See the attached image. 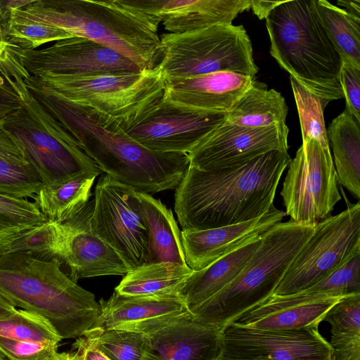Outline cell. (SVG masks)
Masks as SVG:
<instances>
[{"label": "cell", "instance_id": "cell-1", "mask_svg": "<svg viewBox=\"0 0 360 360\" xmlns=\"http://www.w3.org/2000/svg\"><path fill=\"white\" fill-rule=\"evenodd\" d=\"M291 158L271 150L233 165L200 170L189 165L175 189L174 211L182 230L248 221L271 210Z\"/></svg>", "mask_w": 360, "mask_h": 360}, {"label": "cell", "instance_id": "cell-2", "mask_svg": "<svg viewBox=\"0 0 360 360\" xmlns=\"http://www.w3.org/2000/svg\"><path fill=\"white\" fill-rule=\"evenodd\" d=\"M29 94L72 136L101 172L146 193L176 189L189 165L188 153H162L137 143L117 122L94 109L47 94L25 81Z\"/></svg>", "mask_w": 360, "mask_h": 360}, {"label": "cell", "instance_id": "cell-3", "mask_svg": "<svg viewBox=\"0 0 360 360\" xmlns=\"http://www.w3.org/2000/svg\"><path fill=\"white\" fill-rule=\"evenodd\" d=\"M11 11V20L51 25L95 41L142 70L154 69L160 59V20L125 0H23Z\"/></svg>", "mask_w": 360, "mask_h": 360}, {"label": "cell", "instance_id": "cell-4", "mask_svg": "<svg viewBox=\"0 0 360 360\" xmlns=\"http://www.w3.org/2000/svg\"><path fill=\"white\" fill-rule=\"evenodd\" d=\"M61 265L56 257L30 252L1 256L0 295L15 307L44 319L62 340L78 338L94 327L101 306Z\"/></svg>", "mask_w": 360, "mask_h": 360}, {"label": "cell", "instance_id": "cell-5", "mask_svg": "<svg viewBox=\"0 0 360 360\" xmlns=\"http://www.w3.org/2000/svg\"><path fill=\"white\" fill-rule=\"evenodd\" d=\"M270 53L326 107L343 97L342 58L325 32L312 0L281 1L266 18Z\"/></svg>", "mask_w": 360, "mask_h": 360}, {"label": "cell", "instance_id": "cell-6", "mask_svg": "<svg viewBox=\"0 0 360 360\" xmlns=\"http://www.w3.org/2000/svg\"><path fill=\"white\" fill-rule=\"evenodd\" d=\"M315 226L289 220L264 233L240 274L191 313L193 319L223 329L240 314L274 295Z\"/></svg>", "mask_w": 360, "mask_h": 360}, {"label": "cell", "instance_id": "cell-7", "mask_svg": "<svg viewBox=\"0 0 360 360\" xmlns=\"http://www.w3.org/2000/svg\"><path fill=\"white\" fill-rule=\"evenodd\" d=\"M155 68L164 80L228 71L250 76L258 72L252 43L243 25H217L160 37Z\"/></svg>", "mask_w": 360, "mask_h": 360}, {"label": "cell", "instance_id": "cell-8", "mask_svg": "<svg viewBox=\"0 0 360 360\" xmlns=\"http://www.w3.org/2000/svg\"><path fill=\"white\" fill-rule=\"evenodd\" d=\"M25 81L117 121L131 120L161 98L165 89V80L155 68L136 72L31 75Z\"/></svg>", "mask_w": 360, "mask_h": 360}, {"label": "cell", "instance_id": "cell-9", "mask_svg": "<svg viewBox=\"0 0 360 360\" xmlns=\"http://www.w3.org/2000/svg\"><path fill=\"white\" fill-rule=\"evenodd\" d=\"M20 143L27 161L44 185L77 177H96L101 170L64 127L28 92L24 105L4 122Z\"/></svg>", "mask_w": 360, "mask_h": 360}, {"label": "cell", "instance_id": "cell-10", "mask_svg": "<svg viewBox=\"0 0 360 360\" xmlns=\"http://www.w3.org/2000/svg\"><path fill=\"white\" fill-rule=\"evenodd\" d=\"M360 250V203L318 223L295 257L274 295H286L311 288Z\"/></svg>", "mask_w": 360, "mask_h": 360}, {"label": "cell", "instance_id": "cell-11", "mask_svg": "<svg viewBox=\"0 0 360 360\" xmlns=\"http://www.w3.org/2000/svg\"><path fill=\"white\" fill-rule=\"evenodd\" d=\"M281 195L285 215L298 224L315 226L330 217L341 196L330 148L303 140L289 163Z\"/></svg>", "mask_w": 360, "mask_h": 360}, {"label": "cell", "instance_id": "cell-12", "mask_svg": "<svg viewBox=\"0 0 360 360\" xmlns=\"http://www.w3.org/2000/svg\"><path fill=\"white\" fill-rule=\"evenodd\" d=\"M226 117L227 112L179 105L162 96L131 120H115L124 133L148 149L189 153Z\"/></svg>", "mask_w": 360, "mask_h": 360}, {"label": "cell", "instance_id": "cell-13", "mask_svg": "<svg viewBox=\"0 0 360 360\" xmlns=\"http://www.w3.org/2000/svg\"><path fill=\"white\" fill-rule=\"evenodd\" d=\"M91 225L131 270L148 262L149 233L136 190L103 174L95 187Z\"/></svg>", "mask_w": 360, "mask_h": 360}, {"label": "cell", "instance_id": "cell-14", "mask_svg": "<svg viewBox=\"0 0 360 360\" xmlns=\"http://www.w3.org/2000/svg\"><path fill=\"white\" fill-rule=\"evenodd\" d=\"M219 360H333L318 328L264 330L231 323L221 330Z\"/></svg>", "mask_w": 360, "mask_h": 360}, {"label": "cell", "instance_id": "cell-15", "mask_svg": "<svg viewBox=\"0 0 360 360\" xmlns=\"http://www.w3.org/2000/svg\"><path fill=\"white\" fill-rule=\"evenodd\" d=\"M20 56L24 67L32 76L96 75L142 70L118 51L82 37L59 40L41 49L21 50Z\"/></svg>", "mask_w": 360, "mask_h": 360}, {"label": "cell", "instance_id": "cell-16", "mask_svg": "<svg viewBox=\"0 0 360 360\" xmlns=\"http://www.w3.org/2000/svg\"><path fill=\"white\" fill-rule=\"evenodd\" d=\"M286 124L245 127L225 121L189 153L190 165L207 170L238 164L271 150H288Z\"/></svg>", "mask_w": 360, "mask_h": 360}, {"label": "cell", "instance_id": "cell-17", "mask_svg": "<svg viewBox=\"0 0 360 360\" xmlns=\"http://www.w3.org/2000/svg\"><path fill=\"white\" fill-rule=\"evenodd\" d=\"M94 200L75 217L60 224L56 257L75 283L80 278L124 276L131 271L122 257L93 231Z\"/></svg>", "mask_w": 360, "mask_h": 360}, {"label": "cell", "instance_id": "cell-18", "mask_svg": "<svg viewBox=\"0 0 360 360\" xmlns=\"http://www.w3.org/2000/svg\"><path fill=\"white\" fill-rule=\"evenodd\" d=\"M345 296L330 294L273 295L233 323L264 330L318 328L330 308Z\"/></svg>", "mask_w": 360, "mask_h": 360}, {"label": "cell", "instance_id": "cell-19", "mask_svg": "<svg viewBox=\"0 0 360 360\" xmlns=\"http://www.w3.org/2000/svg\"><path fill=\"white\" fill-rule=\"evenodd\" d=\"M101 314L93 328L149 333L191 314L181 297L131 296L114 292L101 299Z\"/></svg>", "mask_w": 360, "mask_h": 360}, {"label": "cell", "instance_id": "cell-20", "mask_svg": "<svg viewBox=\"0 0 360 360\" xmlns=\"http://www.w3.org/2000/svg\"><path fill=\"white\" fill-rule=\"evenodd\" d=\"M221 330L188 314L146 334L142 360H219Z\"/></svg>", "mask_w": 360, "mask_h": 360}, {"label": "cell", "instance_id": "cell-21", "mask_svg": "<svg viewBox=\"0 0 360 360\" xmlns=\"http://www.w3.org/2000/svg\"><path fill=\"white\" fill-rule=\"evenodd\" d=\"M285 216L275 206L260 217L217 228L181 231V243L186 265L199 271L221 257L263 235Z\"/></svg>", "mask_w": 360, "mask_h": 360}, {"label": "cell", "instance_id": "cell-22", "mask_svg": "<svg viewBox=\"0 0 360 360\" xmlns=\"http://www.w3.org/2000/svg\"><path fill=\"white\" fill-rule=\"evenodd\" d=\"M138 10L155 16L170 33L232 24L250 9L251 0H127Z\"/></svg>", "mask_w": 360, "mask_h": 360}, {"label": "cell", "instance_id": "cell-23", "mask_svg": "<svg viewBox=\"0 0 360 360\" xmlns=\"http://www.w3.org/2000/svg\"><path fill=\"white\" fill-rule=\"evenodd\" d=\"M254 79L222 71L185 79L165 81V98L185 106L208 111L228 112Z\"/></svg>", "mask_w": 360, "mask_h": 360}, {"label": "cell", "instance_id": "cell-24", "mask_svg": "<svg viewBox=\"0 0 360 360\" xmlns=\"http://www.w3.org/2000/svg\"><path fill=\"white\" fill-rule=\"evenodd\" d=\"M262 236L221 257L199 271H193L180 292L190 314L232 282L259 245Z\"/></svg>", "mask_w": 360, "mask_h": 360}, {"label": "cell", "instance_id": "cell-25", "mask_svg": "<svg viewBox=\"0 0 360 360\" xmlns=\"http://www.w3.org/2000/svg\"><path fill=\"white\" fill-rule=\"evenodd\" d=\"M136 195L149 233L148 263L186 265L181 231L172 210L149 193L136 190Z\"/></svg>", "mask_w": 360, "mask_h": 360}, {"label": "cell", "instance_id": "cell-26", "mask_svg": "<svg viewBox=\"0 0 360 360\" xmlns=\"http://www.w3.org/2000/svg\"><path fill=\"white\" fill-rule=\"evenodd\" d=\"M193 272L186 264L176 262L146 263L124 275L115 292L131 296L178 297Z\"/></svg>", "mask_w": 360, "mask_h": 360}, {"label": "cell", "instance_id": "cell-27", "mask_svg": "<svg viewBox=\"0 0 360 360\" xmlns=\"http://www.w3.org/2000/svg\"><path fill=\"white\" fill-rule=\"evenodd\" d=\"M338 182L360 198V122L345 110L326 129Z\"/></svg>", "mask_w": 360, "mask_h": 360}, {"label": "cell", "instance_id": "cell-28", "mask_svg": "<svg viewBox=\"0 0 360 360\" xmlns=\"http://www.w3.org/2000/svg\"><path fill=\"white\" fill-rule=\"evenodd\" d=\"M288 108L281 94L268 89L254 79L234 107L227 112L226 121L245 127H267L285 124Z\"/></svg>", "mask_w": 360, "mask_h": 360}, {"label": "cell", "instance_id": "cell-29", "mask_svg": "<svg viewBox=\"0 0 360 360\" xmlns=\"http://www.w3.org/2000/svg\"><path fill=\"white\" fill-rule=\"evenodd\" d=\"M96 177H77L44 185L33 196L34 203L47 221L62 224L77 214L89 202Z\"/></svg>", "mask_w": 360, "mask_h": 360}, {"label": "cell", "instance_id": "cell-30", "mask_svg": "<svg viewBox=\"0 0 360 360\" xmlns=\"http://www.w3.org/2000/svg\"><path fill=\"white\" fill-rule=\"evenodd\" d=\"M312 4L342 61L360 68V18L326 0H312Z\"/></svg>", "mask_w": 360, "mask_h": 360}, {"label": "cell", "instance_id": "cell-31", "mask_svg": "<svg viewBox=\"0 0 360 360\" xmlns=\"http://www.w3.org/2000/svg\"><path fill=\"white\" fill-rule=\"evenodd\" d=\"M0 337L49 345H58L62 340L47 321L23 309L0 319Z\"/></svg>", "mask_w": 360, "mask_h": 360}, {"label": "cell", "instance_id": "cell-32", "mask_svg": "<svg viewBox=\"0 0 360 360\" xmlns=\"http://www.w3.org/2000/svg\"><path fill=\"white\" fill-rule=\"evenodd\" d=\"M59 235L60 224L49 221L25 229L0 245V257L30 252L49 258L56 257Z\"/></svg>", "mask_w": 360, "mask_h": 360}, {"label": "cell", "instance_id": "cell-33", "mask_svg": "<svg viewBox=\"0 0 360 360\" xmlns=\"http://www.w3.org/2000/svg\"><path fill=\"white\" fill-rule=\"evenodd\" d=\"M12 3L13 0L0 1V72L24 98L28 95L24 80L31 75L22 64L20 51L10 43L8 30Z\"/></svg>", "mask_w": 360, "mask_h": 360}, {"label": "cell", "instance_id": "cell-34", "mask_svg": "<svg viewBox=\"0 0 360 360\" xmlns=\"http://www.w3.org/2000/svg\"><path fill=\"white\" fill-rule=\"evenodd\" d=\"M93 328L96 347L110 360H142L146 348V334L121 329Z\"/></svg>", "mask_w": 360, "mask_h": 360}, {"label": "cell", "instance_id": "cell-35", "mask_svg": "<svg viewBox=\"0 0 360 360\" xmlns=\"http://www.w3.org/2000/svg\"><path fill=\"white\" fill-rule=\"evenodd\" d=\"M290 82L300 117L302 141L313 139L323 147H329L323 120L325 106L317 96L291 77Z\"/></svg>", "mask_w": 360, "mask_h": 360}, {"label": "cell", "instance_id": "cell-36", "mask_svg": "<svg viewBox=\"0 0 360 360\" xmlns=\"http://www.w3.org/2000/svg\"><path fill=\"white\" fill-rule=\"evenodd\" d=\"M44 186L28 162L0 158V193L17 198L33 196Z\"/></svg>", "mask_w": 360, "mask_h": 360}, {"label": "cell", "instance_id": "cell-37", "mask_svg": "<svg viewBox=\"0 0 360 360\" xmlns=\"http://www.w3.org/2000/svg\"><path fill=\"white\" fill-rule=\"evenodd\" d=\"M301 292L342 296L360 294V250L323 279Z\"/></svg>", "mask_w": 360, "mask_h": 360}, {"label": "cell", "instance_id": "cell-38", "mask_svg": "<svg viewBox=\"0 0 360 360\" xmlns=\"http://www.w3.org/2000/svg\"><path fill=\"white\" fill-rule=\"evenodd\" d=\"M73 37L60 28L29 21L11 20L8 30L10 43L20 51L34 50L44 44Z\"/></svg>", "mask_w": 360, "mask_h": 360}, {"label": "cell", "instance_id": "cell-39", "mask_svg": "<svg viewBox=\"0 0 360 360\" xmlns=\"http://www.w3.org/2000/svg\"><path fill=\"white\" fill-rule=\"evenodd\" d=\"M331 333L360 332V294L347 295L335 304L324 319Z\"/></svg>", "mask_w": 360, "mask_h": 360}, {"label": "cell", "instance_id": "cell-40", "mask_svg": "<svg viewBox=\"0 0 360 360\" xmlns=\"http://www.w3.org/2000/svg\"><path fill=\"white\" fill-rule=\"evenodd\" d=\"M0 219L25 227L40 225L47 221L34 202L1 193Z\"/></svg>", "mask_w": 360, "mask_h": 360}, {"label": "cell", "instance_id": "cell-41", "mask_svg": "<svg viewBox=\"0 0 360 360\" xmlns=\"http://www.w3.org/2000/svg\"><path fill=\"white\" fill-rule=\"evenodd\" d=\"M0 352L8 360H58V345L22 342L0 337Z\"/></svg>", "mask_w": 360, "mask_h": 360}, {"label": "cell", "instance_id": "cell-42", "mask_svg": "<svg viewBox=\"0 0 360 360\" xmlns=\"http://www.w3.org/2000/svg\"><path fill=\"white\" fill-rule=\"evenodd\" d=\"M340 80L346 101L345 110L360 122V68L342 61Z\"/></svg>", "mask_w": 360, "mask_h": 360}, {"label": "cell", "instance_id": "cell-43", "mask_svg": "<svg viewBox=\"0 0 360 360\" xmlns=\"http://www.w3.org/2000/svg\"><path fill=\"white\" fill-rule=\"evenodd\" d=\"M333 360H360V332L331 333Z\"/></svg>", "mask_w": 360, "mask_h": 360}, {"label": "cell", "instance_id": "cell-44", "mask_svg": "<svg viewBox=\"0 0 360 360\" xmlns=\"http://www.w3.org/2000/svg\"><path fill=\"white\" fill-rule=\"evenodd\" d=\"M25 104L14 86L3 75H0V122L7 118Z\"/></svg>", "mask_w": 360, "mask_h": 360}, {"label": "cell", "instance_id": "cell-45", "mask_svg": "<svg viewBox=\"0 0 360 360\" xmlns=\"http://www.w3.org/2000/svg\"><path fill=\"white\" fill-rule=\"evenodd\" d=\"M0 158L28 162L20 143L4 122H0Z\"/></svg>", "mask_w": 360, "mask_h": 360}, {"label": "cell", "instance_id": "cell-46", "mask_svg": "<svg viewBox=\"0 0 360 360\" xmlns=\"http://www.w3.org/2000/svg\"><path fill=\"white\" fill-rule=\"evenodd\" d=\"M79 360H110L96 345L94 328L87 330L78 338L73 345Z\"/></svg>", "mask_w": 360, "mask_h": 360}, {"label": "cell", "instance_id": "cell-47", "mask_svg": "<svg viewBox=\"0 0 360 360\" xmlns=\"http://www.w3.org/2000/svg\"><path fill=\"white\" fill-rule=\"evenodd\" d=\"M281 2V1L251 0L250 8L260 20L266 19L269 13Z\"/></svg>", "mask_w": 360, "mask_h": 360}, {"label": "cell", "instance_id": "cell-48", "mask_svg": "<svg viewBox=\"0 0 360 360\" xmlns=\"http://www.w3.org/2000/svg\"><path fill=\"white\" fill-rule=\"evenodd\" d=\"M27 228L30 227L13 224L0 219V245Z\"/></svg>", "mask_w": 360, "mask_h": 360}, {"label": "cell", "instance_id": "cell-49", "mask_svg": "<svg viewBox=\"0 0 360 360\" xmlns=\"http://www.w3.org/2000/svg\"><path fill=\"white\" fill-rule=\"evenodd\" d=\"M337 4L344 7L346 12L360 18V0H338Z\"/></svg>", "mask_w": 360, "mask_h": 360}, {"label": "cell", "instance_id": "cell-50", "mask_svg": "<svg viewBox=\"0 0 360 360\" xmlns=\"http://www.w3.org/2000/svg\"><path fill=\"white\" fill-rule=\"evenodd\" d=\"M16 311L15 307L0 295V319L13 315Z\"/></svg>", "mask_w": 360, "mask_h": 360}, {"label": "cell", "instance_id": "cell-51", "mask_svg": "<svg viewBox=\"0 0 360 360\" xmlns=\"http://www.w3.org/2000/svg\"><path fill=\"white\" fill-rule=\"evenodd\" d=\"M0 360H6L4 356L0 352Z\"/></svg>", "mask_w": 360, "mask_h": 360}]
</instances>
